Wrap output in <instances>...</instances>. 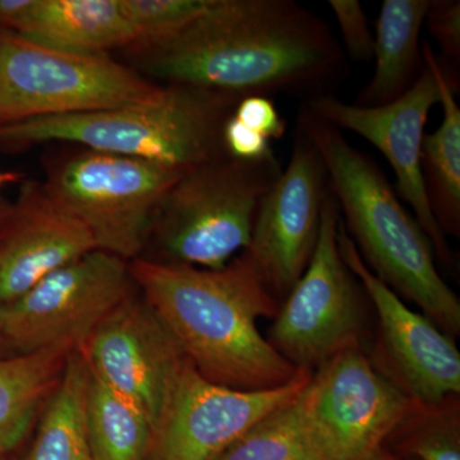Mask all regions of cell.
Segmentation results:
<instances>
[{"instance_id": "6da1fadb", "label": "cell", "mask_w": 460, "mask_h": 460, "mask_svg": "<svg viewBox=\"0 0 460 460\" xmlns=\"http://www.w3.org/2000/svg\"><path fill=\"white\" fill-rule=\"evenodd\" d=\"M166 84L229 95H326L345 54L325 21L295 0H214L177 35L141 48Z\"/></svg>"}, {"instance_id": "7a4b0ae2", "label": "cell", "mask_w": 460, "mask_h": 460, "mask_svg": "<svg viewBox=\"0 0 460 460\" xmlns=\"http://www.w3.org/2000/svg\"><path fill=\"white\" fill-rule=\"evenodd\" d=\"M128 269L145 301L210 383L271 389L301 371L257 328L261 317L277 316L280 305L246 251L219 270L140 257Z\"/></svg>"}, {"instance_id": "3957f363", "label": "cell", "mask_w": 460, "mask_h": 460, "mask_svg": "<svg viewBox=\"0 0 460 460\" xmlns=\"http://www.w3.org/2000/svg\"><path fill=\"white\" fill-rule=\"evenodd\" d=\"M296 129L319 151L343 226L377 278L419 305L445 334L460 332V301L436 268L434 247L380 166L305 105Z\"/></svg>"}, {"instance_id": "277c9868", "label": "cell", "mask_w": 460, "mask_h": 460, "mask_svg": "<svg viewBox=\"0 0 460 460\" xmlns=\"http://www.w3.org/2000/svg\"><path fill=\"white\" fill-rule=\"evenodd\" d=\"M241 96L166 84L159 98L107 111L49 115L0 126V145L72 142L181 171L228 156L223 128Z\"/></svg>"}, {"instance_id": "5b68a950", "label": "cell", "mask_w": 460, "mask_h": 460, "mask_svg": "<svg viewBox=\"0 0 460 460\" xmlns=\"http://www.w3.org/2000/svg\"><path fill=\"white\" fill-rule=\"evenodd\" d=\"M283 171L277 156H226L184 172L157 208L151 235L169 263L219 270L250 247L263 196Z\"/></svg>"}, {"instance_id": "8992f818", "label": "cell", "mask_w": 460, "mask_h": 460, "mask_svg": "<svg viewBox=\"0 0 460 460\" xmlns=\"http://www.w3.org/2000/svg\"><path fill=\"white\" fill-rule=\"evenodd\" d=\"M163 90L107 54L66 53L0 31V126L142 104Z\"/></svg>"}, {"instance_id": "52a82bcc", "label": "cell", "mask_w": 460, "mask_h": 460, "mask_svg": "<svg viewBox=\"0 0 460 460\" xmlns=\"http://www.w3.org/2000/svg\"><path fill=\"white\" fill-rule=\"evenodd\" d=\"M187 172L83 150L58 160L44 187L86 226L98 250L128 262L146 246L157 208Z\"/></svg>"}, {"instance_id": "ba28073f", "label": "cell", "mask_w": 460, "mask_h": 460, "mask_svg": "<svg viewBox=\"0 0 460 460\" xmlns=\"http://www.w3.org/2000/svg\"><path fill=\"white\" fill-rule=\"evenodd\" d=\"M339 223L341 210L329 190L313 257L269 334V343L299 370L314 372L338 353L359 347L362 284L341 255Z\"/></svg>"}, {"instance_id": "9c48e42d", "label": "cell", "mask_w": 460, "mask_h": 460, "mask_svg": "<svg viewBox=\"0 0 460 460\" xmlns=\"http://www.w3.org/2000/svg\"><path fill=\"white\" fill-rule=\"evenodd\" d=\"M128 262L93 250L0 305V330L16 353L78 350L100 323L132 295Z\"/></svg>"}, {"instance_id": "30bf717a", "label": "cell", "mask_w": 460, "mask_h": 460, "mask_svg": "<svg viewBox=\"0 0 460 460\" xmlns=\"http://www.w3.org/2000/svg\"><path fill=\"white\" fill-rule=\"evenodd\" d=\"M341 255L362 284L378 319L380 341L375 367L411 402L436 404L460 393V353L453 338L367 268L352 238L339 223Z\"/></svg>"}, {"instance_id": "8fae6325", "label": "cell", "mask_w": 460, "mask_h": 460, "mask_svg": "<svg viewBox=\"0 0 460 460\" xmlns=\"http://www.w3.org/2000/svg\"><path fill=\"white\" fill-rule=\"evenodd\" d=\"M313 374L301 370L283 386L241 390L210 383L187 361L148 458L217 460L253 426L295 401Z\"/></svg>"}, {"instance_id": "7c38bea8", "label": "cell", "mask_w": 460, "mask_h": 460, "mask_svg": "<svg viewBox=\"0 0 460 460\" xmlns=\"http://www.w3.org/2000/svg\"><path fill=\"white\" fill-rule=\"evenodd\" d=\"M78 352L95 376L145 411L156 435L189 359L145 298L124 299Z\"/></svg>"}, {"instance_id": "4fadbf2b", "label": "cell", "mask_w": 460, "mask_h": 460, "mask_svg": "<svg viewBox=\"0 0 460 460\" xmlns=\"http://www.w3.org/2000/svg\"><path fill=\"white\" fill-rule=\"evenodd\" d=\"M329 190L319 151L296 129L289 162L260 202L246 250L278 299L289 295L310 263Z\"/></svg>"}, {"instance_id": "5bb4252c", "label": "cell", "mask_w": 460, "mask_h": 460, "mask_svg": "<svg viewBox=\"0 0 460 460\" xmlns=\"http://www.w3.org/2000/svg\"><path fill=\"white\" fill-rule=\"evenodd\" d=\"M423 65L413 86L383 107H358L329 93L310 99L305 105L339 131L361 136L386 157L395 172L399 196L410 205L435 255L445 263L449 260V247L429 208L420 165L426 123L429 111L440 102V93L434 72L425 60Z\"/></svg>"}, {"instance_id": "9a60e30c", "label": "cell", "mask_w": 460, "mask_h": 460, "mask_svg": "<svg viewBox=\"0 0 460 460\" xmlns=\"http://www.w3.org/2000/svg\"><path fill=\"white\" fill-rule=\"evenodd\" d=\"M311 411L337 460H367L413 402L375 367L361 347L321 365L308 384Z\"/></svg>"}, {"instance_id": "2e32d148", "label": "cell", "mask_w": 460, "mask_h": 460, "mask_svg": "<svg viewBox=\"0 0 460 460\" xmlns=\"http://www.w3.org/2000/svg\"><path fill=\"white\" fill-rule=\"evenodd\" d=\"M93 250L86 226L44 184L29 181L0 228V305Z\"/></svg>"}, {"instance_id": "e0dca14e", "label": "cell", "mask_w": 460, "mask_h": 460, "mask_svg": "<svg viewBox=\"0 0 460 460\" xmlns=\"http://www.w3.org/2000/svg\"><path fill=\"white\" fill-rule=\"evenodd\" d=\"M13 33L75 54H105L136 40L119 0H35Z\"/></svg>"}, {"instance_id": "ac0fdd59", "label": "cell", "mask_w": 460, "mask_h": 460, "mask_svg": "<svg viewBox=\"0 0 460 460\" xmlns=\"http://www.w3.org/2000/svg\"><path fill=\"white\" fill-rule=\"evenodd\" d=\"M431 0H385L375 36V72L354 104L377 108L390 104L413 86L423 69L420 30Z\"/></svg>"}, {"instance_id": "d6986e66", "label": "cell", "mask_w": 460, "mask_h": 460, "mask_svg": "<svg viewBox=\"0 0 460 460\" xmlns=\"http://www.w3.org/2000/svg\"><path fill=\"white\" fill-rule=\"evenodd\" d=\"M423 60L434 72L438 83L443 119L435 132L425 135L422 145L423 181L429 208L438 229L447 237L460 234V109L453 83L429 41L422 45Z\"/></svg>"}, {"instance_id": "ffe728a7", "label": "cell", "mask_w": 460, "mask_h": 460, "mask_svg": "<svg viewBox=\"0 0 460 460\" xmlns=\"http://www.w3.org/2000/svg\"><path fill=\"white\" fill-rule=\"evenodd\" d=\"M71 348L0 357V460L25 438L56 392Z\"/></svg>"}, {"instance_id": "44dd1931", "label": "cell", "mask_w": 460, "mask_h": 460, "mask_svg": "<svg viewBox=\"0 0 460 460\" xmlns=\"http://www.w3.org/2000/svg\"><path fill=\"white\" fill-rule=\"evenodd\" d=\"M307 387L295 401L253 426L217 460H337L314 419Z\"/></svg>"}, {"instance_id": "7402d4cb", "label": "cell", "mask_w": 460, "mask_h": 460, "mask_svg": "<svg viewBox=\"0 0 460 460\" xmlns=\"http://www.w3.org/2000/svg\"><path fill=\"white\" fill-rule=\"evenodd\" d=\"M87 383L89 367L83 354L75 350L47 402L25 460H95L87 435Z\"/></svg>"}, {"instance_id": "603a6c76", "label": "cell", "mask_w": 460, "mask_h": 460, "mask_svg": "<svg viewBox=\"0 0 460 460\" xmlns=\"http://www.w3.org/2000/svg\"><path fill=\"white\" fill-rule=\"evenodd\" d=\"M87 435L95 460H146L153 450V425L145 411L89 370Z\"/></svg>"}, {"instance_id": "cb8c5ba5", "label": "cell", "mask_w": 460, "mask_h": 460, "mask_svg": "<svg viewBox=\"0 0 460 460\" xmlns=\"http://www.w3.org/2000/svg\"><path fill=\"white\" fill-rule=\"evenodd\" d=\"M458 398L436 404L413 402L392 434L401 438L402 450L417 460H460Z\"/></svg>"}, {"instance_id": "d4e9b609", "label": "cell", "mask_w": 460, "mask_h": 460, "mask_svg": "<svg viewBox=\"0 0 460 460\" xmlns=\"http://www.w3.org/2000/svg\"><path fill=\"white\" fill-rule=\"evenodd\" d=\"M213 3L214 0H119L123 16L135 33V48L177 35Z\"/></svg>"}, {"instance_id": "484cf974", "label": "cell", "mask_w": 460, "mask_h": 460, "mask_svg": "<svg viewBox=\"0 0 460 460\" xmlns=\"http://www.w3.org/2000/svg\"><path fill=\"white\" fill-rule=\"evenodd\" d=\"M329 7L337 18L343 41L341 48L356 62H371L375 36L372 35L361 3L358 0H330Z\"/></svg>"}, {"instance_id": "4316f807", "label": "cell", "mask_w": 460, "mask_h": 460, "mask_svg": "<svg viewBox=\"0 0 460 460\" xmlns=\"http://www.w3.org/2000/svg\"><path fill=\"white\" fill-rule=\"evenodd\" d=\"M425 25L449 62L460 59V2L459 0H431Z\"/></svg>"}, {"instance_id": "83f0119b", "label": "cell", "mask_w": 460, "mask_h": 460, "mask_svg": "<svg viewBox=\"0 0 460 460\" xmlns=\"http://www.w3.org/2000/svg\"><path fill=\"white\" fill-rule=\"evenodd\" d=\"M232 115L239 123L270 142L281 140L286 135V120L269 96H246L238 102Z\"/></svg>"}, {"instance_id": "f1b7e54d", "label": "cell", "mask_w": 460, "mask_h": 460, "mask_svg": "<svg viewBox=\"0 0 460 460\" xmlns=\"http://www.w3.org/2000/svg\"><path fill=\"white\" fill-rule=\"evenodd\" d=\"M223 141L228 156L242 162H260L275 155L268 138L247 128L233 115L224 124Z\"/></svg>"}, {"instance_id": "f546056e", "label": "cell", "mask_w": 460, "mask_h": 460, "mask_svg": "<svg viewBox=\"0 0 460 460\" xmlns=\"http://www.w3.org/2000/svg\"><path fill=\"white\" fill-rule=\"evenodd\" d=\"M35 0H0V27L3 31L14 32L22 22Z\"/></svg>"}, {"instance_id": "4dcf8cb0", "label": "cell", "mask_w": 460, "mask_h": 460, "mask_svg": "<svg viewBox=\"0 0 460 460\" xmlns=\"http://www.w3.org/2000/svg\"><path fill=\"white\" fill-rule=\"evenodd\" d=\"M13 354L18 353H16V350L11 347L7 339H5L4 335L2 334V330H0V357L13 356Z\"/></svg>"}, {"instance_id": "1f68e13d", "label": "cell", "mask_w": 460, "mask_h": 460, "mask_svg": "<svg viewBox=\"0 0 460 460\" xmlns=\"http://www.w3.org/2000/svg\"><path fill=\"white\" fill-rule=\"evenodd\" d=\"M21 178L22 177L17 172H0V187L9 183H16V181H21Z\"/></svg>"}, {"instance_id": "d6a6232c", "label": "cell", "mask_w": 460, "mask_h": 460, "mask_svg": "<svg viewBox=\"0 0 460 460\" xmlns=\"http://www.w3.org/2000/svg\"><path fill=\"white\" fill-rule=\"evenodd\" d=\"M12 204H9L8 201H5L4 199H0V228H2L3 224H4L5 220L11 214Z\"/></svg>"}, {"instance_id": "836d02e7", "label": "cell", "mask_w": 460, "mask_h": 460, "mask_svg": "<svg viewBox=\"0 0 460 460\" xmlns=\"http://www.w3.org/2000/svg\"><path fill=\"white\" fill-rule=\"evenodd\" d=\"M367 460H395L394 456H390L386 450H384V447H380V449L376 450L370 458Z\"/></svg>"}]
</instances>
